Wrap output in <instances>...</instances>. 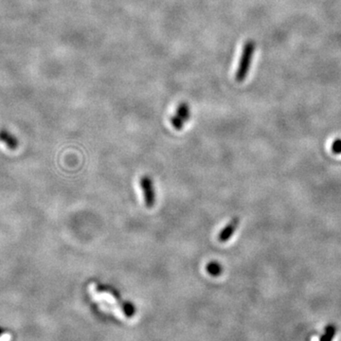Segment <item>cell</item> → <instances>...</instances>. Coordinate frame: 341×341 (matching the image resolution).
Segmentation results:
<instances>
[{"mask_svg": "<svg viewBox=\"0 0 341 341\" xmlns=\"http://www.w3.org/2000/svg\"><path fill=\"white\" fill-rule=\"evenodd\" d=\"M170 122H171V125L173 126V127H174L176 130H178V131H181V130L183 129V127H184V125L186 124V123H185L181 118H179L177 114L174 115V116L171 118Z\"/></svg>", "mask_w": 341, "mask_h": 341, "instance_id": "7", "label": "cell"}, {"mask_svg": "<svg viewBox=\"0 0 341 341\" xmlns=\"http://www.w3.org/2000/svg\"><path fill=\"white\" fill-rule=\"evenodd\" d=\"M206 270L207 272L213 276V277H218L222 274L223 272V267L221 264H219L218 262L216 261H212L210 263L207 264V267H206Z\"/></svg>", "mask_w": 341, "mask_h": 341, "instance_id": "6", "label": "cell"}, {"mask_svg": "<svg viewBox=\"0 0 341 341\" xmlns=\"http://www.w3.org/2000/svg\"><path fill=\"white\" fill-rule=\"evenodd\" d=\"M0 142L5 144L9 149L16 150L18 149L19 142L18 138L12 134L10 131L2 128L0 129Z\"/></svg>", "mask_w": 341, "mask_h": 341, "instance_id": "4", "label": "cell"}, {"mask_svg": "<svg viewBox=\"0 0 341 341\" xmlns=\"http://www.w3.org/2000/svg\"><path fill=\"white\" fill-rule=\"evenodd\" d=\"M5 333H6V329L0 326V337H2V336L5 334Z\"/></svg>", "mask_w": 341, "mask_h": 341, "instance_id": "10", "label": "cell"}, {"mask_svg": "<svg viewBox=\"0 0 341 341\" xmlns=\"http://www.w3.org/2000/svg\"><path fill=\"white\" fill-rule=\"evenodd\" d=\"M334 334H335V329H333L332 327H329L326 331V335L324 336L323 341H331Z\"/></svg>", "mask_w": 341, "mask_h": 341, "instance_id": "9", "label": "cell"}, {"mask_svg": "<svg viewBox=\"0 0 341 341\" xmlns=\"http://www.w3.org/2000/svg\"><path fill=\"white\" fill-rule=\"evenodd\" d=\"M332 152L336 155H341V139L336 140L331 146Z\"/></svg>", "mask_w": 341, "mask_h": 341, "instance_id": "8", "label": "cell"}, {"mask_svg": "<svg viewBox=\"0 0 341 341\" xmlns=\"http://www.w3.org/2000/svg\"><path fill=\"white\" fill-rule=\"evenodd\" d=\"M254 52H255V43L253 41H248L244 46L240 63L238 66V70L235 75L237 82H243L246 79L250 71V68L251 66Z\"/></svg>", "mask_w": 341, "mask_h": 341, "instance_id": "1", "label": "cell"}, {"mask_svg": "<svg viewBox=\"0 0 341 341\" xmlns=\"http://www.w3.org/2000/svg\"><path fill=\"white\" fill-rule=\"evenodd\" d=\"M185 123L191 119V108L187 103H181L177 109L176 113Z\"/></svg>", "mask_w": 341, "mask_h": 341, "instance_id": "5", "label": "cell"}, {"mask_svg": "<svg viewBox=\"0 0 341 341\" xmlns=\"http://www.w3.org/2000/svg\"><path fill=\"white\" fill-rule=\"evenodd\" d=\"M140 184L144 194L145 206L148 209H152L156 203V193L153 179L149 176H143L140 180Z\"/></svg>", "mask_w": 341, "mask_h": 341, "instance_id": "2", "label": "cell"}, {"mask_svg": "<svg viewBox=\"0 0 341 341\" xmlns=\"http://www.w3.org/2000/svg\"><path fill=\"white\" fill-rule=\"evenodd\" d=\"M239 224H240V219L239 217H234L233 218L229 224H227L225 226V228L219 233L218 234V241L220 243H226L228 242L233 236L234 233L237 231L238 227H239Z\"/></svg>", "mask_w": 341, "mask_h": 341, "instance_id": "3", "label": "cell"}]
</instances>
